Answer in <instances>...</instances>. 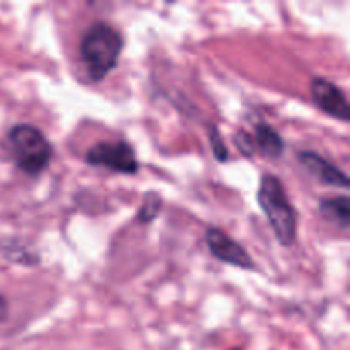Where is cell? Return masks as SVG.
Segmentation results:
<instances>
[{
    "instance_id": "9",
    "label": "cell",
    "mask_w": 350,
    "mask_h": 350,
    "mask_svg": "<svg viewBox=\"0 0 350 350\" xmlns=\"http://www.w3.org/2000/svg\"><path fill=\"white\" fill-rule=\"evenodd\" d=\"M320 211L328 221H334L335 224L340 228L347 229L350 222V202L347 195H340V197L323 198L320 200Z\"/></svg>"
},
{
    "instance_id": "13",
    "label": "cell",
    "mask_w": 350,
    "mask_h": 350,
    "mask_svg": "<svg viewBox=\"0 0 350 350\" xmlns=\"http://www.w3.org/2000/svg\"><path fill=\"white\" fill-rule=\"evenodd\" d=\"M7 314H9V303L3 296H0V323L7 320Z\"/></svg>"
},
{
    "instance_id": "7",
    "label": "cell",
    "mask_w": 350,
    "mask_h": 350,
    "mask_svg": "<svg viewBox=\"0 0 350 350\" xmlns=\"http://www.w3.org/2000/svg\"><path fill=\"white\" fill-rule=\"evenodd\" d=\"M299 161L313 176H317L318 180L321 181V183L334 185V187L340 188H349L347 174H345L344 171L338 170V167H335L330 161L321 157L320 154L306 150V152L299 154Z\"/></svg>"
},
{
    "instance_id": "12",
    "label": "cell",
    "mask_w": 350,
    "mask_h": 350,
    "mask_svg": "<svg viewBox=\"0 0 350 350\" xmlns=\"http://www.w3.org/2000/svg\"><path fill=\"white\" fill-rule=\"evenodd\" d=\"M234 142H236V146H238V149L241 150L245 156H252V152L255 150L252 137H250L246 132H239L238 135L234 137Z\"/></svg>"
},
{
    "instance_id": "11",
    "label": "cell",
    "mask_w": 350,
    "mask_h": 350,
    "mask_svg": "<svg viewBox=\"0 0 350 350\" xmlns=\"http://www.w3.org/2000/svg\"><path fill=\"white\" fill-rule=\"evenodd\" d=\"M208 140H211V146H212V152H214V157L219 161V163H224L228 161L229 154H228V147H226L224 140H222L221 132L215 125H212L208 129Z\"/></svg>"
},
{
    "instance_id": "4",
    "label": "cell",
    "mask_w": 350,
    "mask_h": 350,
    "mask_svg": "<svg viewBox=\"0 0 350 350\" xmlns=\"http://www.w3.org/2000/svg\"><path fill=\"white\" fill-rule=\"evenodd\" d=\"M85 161L91 166H101L123 174H135L139 171L135 150L125 140L96 144L88 150Z\"/></svg>"
},
{
    "instance_id": "2",
    "label": "cell",
    "mask_w": 350,
    "mask_h": 350,
    "mask_svg": "<svg viewBox=\"0 0 350 350\" xmlns=\"http://www.w3.org/2000/svg\"><path fill=\"white\" fill-rule=\"evenodd\" d=\"M258 205L277 241L286 248H291L297 236V215L284 190V185L273 174H263L258 190Z\"/></svg>"
},
{
    "instance_id": "3",
    "label": "cell",
    "mask_w": 350,
    "mask_h": 350,
    "mask_svg": "<svg viewBox=\"0 0 350 350\" xmlns=\"http://www.w3.org/2000/svg\"><path fill=\"white\" fill-rule=\"evenodd\" d=\"M9 144L12 147L17 167L29 176L43 173L53 157V147L44 133L33 125L12 126L9 130Z\"/></svg>"
},
{
    "instance_id": "6",
    "label": "cell",
    "mask_w": 350,
    "mask_h": 350,
    "mask_svg": "<svg viewBox=\"0 0 350 350\" xmlns=\"http://www.w3.org/2000/svg\"><path fill=\"white\" fill-rule=\"evenodd\" d=\"M205 239H207V246L208 250H211L212 255L217 260H221L222 263L239 267V269H255L253 260L252 256L248 255V252H246L238 241H234L231 236H228L219 228L208 229Z\"/></svg>"
},
{
    "instance_id": "8",
    "label": "cell",
    "mask_w": 350,
    "mask_h": 350,
    "mask_svg": "<svg viewBox=\"0 0 350 350\" xmlns=\"http://www.w3.org/2000/svg\"><path fill=\"white\" fill-rule=\"evenodd\" d=\"M252 140L253 146H255L263 156L272 157V159L282 156L284 147H286L284 146L282 137L279 135V132H277L275 129H272L270 125H267V123H258V125L255 126V137H252Z\"/></svg>"
},
{
    "instance_id": "10",
    "label": "cell",
    "mask_w": 350,
    "mask_h": 350,
    "mask_svg": "<svg viewBox=\"0 0 350 350\" xmlns=\"http://www.w3.org/2000/svg\"><path fill=\"white\" fill-rule=\"evenodd\" d=\"M161 211V198L159 195L150 191L144 198V205L139 212V221L140 222H152L157 217Z\"/></svg>"
},
{
    "instance_id": "5",
    "label": "cell",
    "mask_w": 350,
    "mask_h": 350,
    "mask_svg": "<svg viewBox=\"0 0 350 350\" xmlns=\"http://www.w3.org/2000/svg\"><path fill=\"white\" fill-rule=\"evenodd\" d=\"M311 98L313 103L327 115L340 120V122H350V106L344 91L328 79L317 77L311 82Z\"/></svg>"
},
{
    "instance_id": "1",
    "label": "cell",
    "mask_w": 350,
    "mask_h": 350,
    "mask_svg": "<svg viewBox=\"0 0 350 350\" xmlns=\"http://www.w3.org/2000/svg\"><path fill=\"white\" fill-rule=\"evenodd\" d=\"M123 50V36L108 23H94L81 41V60L89 79L99 82L116 67Z\"/></svg>"
}]
</instances>
